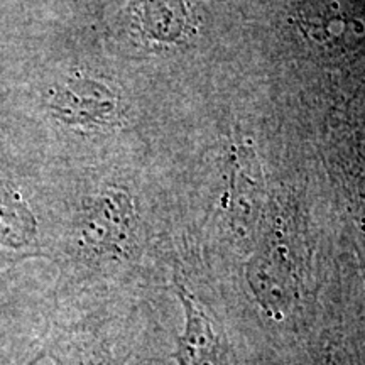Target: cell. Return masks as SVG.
Listing matches in <instances>:
<instances>
[{"label": "cell", "instance_id": "obj_1", "mask_svg": "<svg viewBox=\"0 0 365 365\" xmlns=\"http://www.w3.org/2000/svg\"><path fill=\"white\" fill-rule=\"evenodd\" d=\"M173 289L185 314L171 357L176 365H266L220 309L200 296L178 271Z\"/></svg>", "mask_w": 365, "mask_h": 365}, {"label": "cell", "instance_id": "obj_2", "mask_svg": "<svg viewBox=\"0 0 365 365\" xmlns=\"http://www.w3.org/2000/svg\"><path fill=\"white\" fill-rule=\"evenodd\" d=\"M139 335L125 323L90 318L54 327L39 357L51 359L54 365H127Z\"/></svg>", "mask_w": 365, "mask_h": 365}, {"label": "cell", "instance_id": "obj_3", "mask_svg": "<svg viewBox=\"0 0 365 365\" xmlns=\"http://www.w3.org/2000/svg\"><path fill=\"white\" fill-rule=\"evenodd\" d=\"M76 252L88 262H124L137 249V217L130 196L105 191L85 207L73 234Z\"/></svg>", "mask_w": 365, "mask_h": 365}, {"label": "cell", "instance_id": "obj_4", "mask_svg": "<svg viewBox=\"0 0 365 365\" xmlns=\"http://www.w3.org/2000/svg\"><path fill=\"white\" fill-rule=\"evenodd\" d=\"M266 210V186L257 154L249 143L237 144L232 188L223 207V232L235 255L242 257L252 245Z\"/></svg>", "mask_w": 365, "mask_h": 365}, {"label": "cell", "instance_id": "obj_5", "mask_svg": "<svg viewBox=\"0 0 365 365\" xmlns=\"http://www.w3.org/2000/svg\"><path fill=\"white\" fill-rule=\"evenodd\" d=\"M298 22L309 39L327 48L365 46V0H299Z\"/></svg>", "mask_w": 365, "mask_h": 365}, {"label": "cell", "instance_id": "obj_6", "mask_svg": "<svg viewBox=\"0 0 365 365\" xmlns=\"http://www.w3.org/2000/svg\"><path fill=\"white\" fill-rule=\"evenodd\" d=\"M54 115L70 125H107L115 118L118 98L107 85L91 78L68 80L54 91L51 100Z\"/></svg>", "mask_w": 365, "mask_h": 365}, {"label": "cell", "instance_id": "obj_7", "mask_svg": "<svg viewBox=\"0 0 365 365\" xmlns=\"http://www.w3.org/2000/svg\"><path fill=\"white\" fill-rule=\"evenodd\" d=\"M132 16L144 38L176 44L191 27L190 0H134Z\"/></svg>", "mask_w": 365, "mask_h": 365}, {"label": "cell", "instance_id": "obj_8", "mask_svg": "<svg viewBox=\"0 0 365 365\" xmlns=\"http://www.w3.org/2000/svg\"><path fill=\"white\" fill-rule=\"evenodd\" d=\"M359 350L352 333L327 314L298 365H362Z\"/></svg>", "mask_w": 365, "mask_h": 365}, {"label": "cell", "instance_id": "obj_9", "mask_svg": "<svg viewBox=\"0 0 365 365\" xmlns=\"http://www.w3.org/2000/svg\"><path fill=\"white\" fill-rule=\"evenodd\" d=\"M34 234V218L26 205L0 188V242L9 247H22L29 244Z\"/></svg>", "mask_w": 365, "mask_h": 365}]
</instances>
